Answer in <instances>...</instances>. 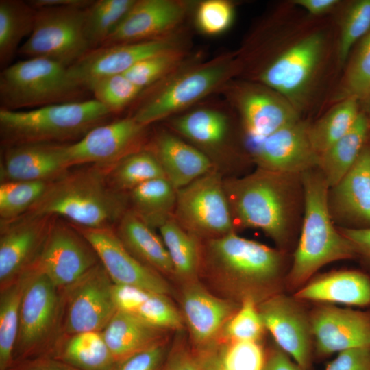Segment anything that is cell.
Wrapping results in <instances>:
<instances>
[{
    "mask_svg": "<svg viewBox=\"0 0 370 370\" xmlns=\"http://www.w3.org/2000/svg\"><path fill=\"white\" fill-rule=\"evenodd\" d=\"M235 64L227 57L222 58L182 75L150 97L132 116L147 127L186 108L228 79Z\"/></svg>",
    "mask_w": 370,
    "mask_h": 370,
    "instance_id": "12",
    "label": "cell"
},
{
    "mask_svg": "<svg viewBox=\"0 0 370 370\" xmlns=\"http://www.w3.org/2000/svg\"><path fill=\"white\" fill-rule=\"evenodd\" d=\"M9 370H79L51 356L43 355L14 362Z\"/></svg>",
    "mask_w": 370,
    "mask_h": 370,
    "instance_id": "52",
    "label": "cell"
},
{
    "mask_svg": "<svg viewBox=\"0 0 370 370\" xmlns=\"http://www.w3.org/2000/svg\"><path fill=\"white\" fill-rule=\"evenodd\" d=\"M146 127L132 116L97 125L80 139L66 143L69 167L92 164L106 169L138 151Z\"/></svg>",
    "mask_w": 370,
    "mask_h": 370,
    "instance_id": "14",
    "label": "cell"
},
{
    "mask_svg": "<svg viewBox=\"0 0 370 370\" xmlns=\"http://www.w3.org/2000/svg\"><path fill=\"white\" fill-rule=\"evenodd\" d=\"M325 370H370V347L350 349L338 353Z\"/></svg>",
    "mask_w": 370,
    "mask_h": 370,
    "instance_id": "51",
    "label": "cell"
},
{
    "mask_svg": "<svg viewBox=\"0 0 370 370\" xmlns=\"http://www.w3.org/2000/svg\"><path fill=\"white\" fill-rule=\"evenodd\" d=\"M92 0H32L27 1L34 9L44 8H86Z\"/></svg>",
    "mask_w": 370,
    "mask_h": 370,
    "instance_id": "56",
    "label": "cell"
},
{
    "mask_svg": "<svg viewBox=\"0 0 370 370\" xmlns=\"http://www.w3.org/2000/svg\"><path fill=\"white\" fill-rule=\"evenodd\" d=\"M107 177L114 189L128 193L146 182L166 177L154 153L150 149H140L108 169Z\"/></svg>",
    "mask_w": 370,
    "mask_h": 370,
    "instance_id": "37",
    "label": "cell"
},
{
    "mask_svg": "<svg viewBox=\"0 0 370 370\" xmlns=\"http://www.w3.org/2000/svg\"><path fill=\"white\" fill-rule=\"evenodd\" d=\"M236 103L251 145L301 119L284 96L258 82L242 84L237 90Z\"/></svg>",
    "mask_w": 370,
    "mask_h": 370,
    "instance_id": "20",
    "label": "cell"
},
{
    "mask_svg": "<svg viewBox=\"0 0 370 370\" xmlns=\"http://www.w3.org/2000/svg\"><path fill=\"white\" fill-rule=\"evenodd\" d=\"M83 90L68 67L44 58L10 64L0 73L1 108L22 110L79 101Z\"/></svg>",
    "mask_w": 370,
    "mask_h": 370,
    "instance_id": "7",
    "label": "cell"
},
{
    "mask_svg": "<svg viewBox=\"0 0 370 370\" xmlns=\"http://www.w3.org/2000/svg\"><path fill=\"white\" fill-rule=\"evenodd\" d=\"M161 370H201L199 356L178 340L169 349Z\"/></svg>",
    "mask_w": 370,
    "mask_h": 370,
    "instance_id": "50",
    "label": "cell"
},
{
    "mask_svg": "<svg viewBox=\"0 0 370 370\" xmlns=\"http://www.w3.org/2000/svg\"><path fill=\"white\" fill-rule=\"evenodd\" d=\"M21 293V278L0 288V370H9L14 362Z\"/></svg>",
    "mask_w": 370,
    "mask_h": 370,
    "instance_id": "39",
    "label": "cell"
},
{
    "mask_svg": "<svg viewBox=\"0 0 370 370\" xmlns=\"http://www.w3.org/2000/svg\"><path fill=\"white\" fill-rule=\"evenodd\" d=\"M150 150L158 158L166 178L176 190L214 169L204 153L166 132L157 136Z\"/></svg>",
    "mask_w": 370,
    "mask_h": 370,
    "instance_id": "26",
    "label": "cell"
},
{
    "mask_svg": "<svg viewBox=\"0 0 370 370\" xmlns=\"http://www.w3.org/2000/svg\"><path fill=\"white\" fill-rule=\"evenodd\" d=\"M21 280L19 327L14 362L48 354L62 335L60 289L34 268L26 271Z\"/></svg>",
    "mask_w": 370,
    "mask_h": 370,
    "instance_id": "8",
    "label": "cell"
},
{
    "mask_svg": "<svg viewBox=\"0 0 370 370\" xmlns=\"http://www.w3.org/2000/svg\"><path fill=\"white\" fill-rule=\"evenodd\" d=\"M223 186L235 228L260 230L280 247L288 242L304 206L301 175L257 168Z\"/></svg>",
    "mask_w": 370,
    "mask_h": 370,
    "instance_id": "2",
    "label": "cell"
},
{
    "mask_svg": "<svg viewBox=\"0 0 370 370\" xmlns=\"http://www.w3.org/2000/svg\"><path fill=\"white\" fill-rule=\"evenodd\" d=\"M92 245L114 284L136 286L166 295L172 288L163 275L136 259L114 227L88 228L72 224Z\"/></svg>",
    "mask_w": 370,
    "mask_h": 370,
    "instance_id": "16",
    "label": "cell"
},
{
    "mask_svg": "<svg viewBox=\"0 0 370 370\" xmlns=\"http://www.w3.org/2000/svg\"><path fill=\"white\" fill-rule=\"evenodd\" d=\"M100 262L88 241L72 225L53 221L42 249L32 268L58 288L72 284Z\"/></svg>",
    "mask_w": 370,
    "mask_h": 370,
    "instance_id": "13",
    "label": "cell"
},
{
    "mask_svg": "<svg viewBox=\"0 0 370 370\" xmlns=\"http://www.w3.org/2000/svg\"><path fill=\"white\" fill-rule=\"evenodd\" d=\"M370 94V32L360 41L348 64L334 101L355 98L360 102Z\"/></svg>",
    "mask_w": 370,
    "mask_h": 370,
    "instance_id": "41",
    "label": "cell"
},
{
    "mask_svg": "<svg viewBox=\"0 0 370 370\" xmlns=\"http://www.w3.org/2000/svg\"><path fill=\"white\" fill-rule=\"evenodd\" d=\"M370 32V0L350 3L338 22L337 64L342 66L355 43Z\"/></svg>",
    "mask_w": 370,
    "mask_h": 370,
    "instance_id": "42",
    "label": "cell"
},
{
    "mask_svg": "<svg viewBox=\"0 0 370 370\" xmlns=\"http://www.w3.org/2000/svg\"><path fill=\"white\" fill-rule=\"evenodd\" d=\"M169 352L164 340L118 362L113 370H161Z\"/></svg>",
    "mask_w": 370,
    "mask_h": 370,
    "instance_id": "49",
    "label": "cell"
},
{
    "mask_svg": "<svg viewBox=\"0 0 370 370\" xmlns=\"http://www.w3.org/2000/svg\"><path fill=\"white\" fill-rule=\"evenodd\" d=\"M256 72V81L284 96L301 112L310 103L338 41L319 17L283 12Z\"/></svg>",
    "mask_w": 370,
    "mask_h": 370,
    "instance_id": "1",
    "label": "cell"
},
{
    "mask_svg": "<svg viewBox=\"0 0 370 370\" xmlns=\"http://www.w3.org/2000/svg\"><path fill=\"white\" fill-rule=\"evenodd\" d=\"M107 171L96 165L68 170L48 184L27 212L62 216L83 227H114L129 210L128 193L114 189Z\"/></svg>",
    "mask_w": 370,
    "mask_h": 370,
    "instance_id": "4",
    "label": "cell"
},
{
    "mask_svg": "<svg viewBox=\"0 0 370 370\" xmlns=\"http://www.w3.org/2000/svg\"><path fill=\"white\" fill-rule=\"evenodd\" d=\"M310 123L301 119L252 144L257 168L301 175L318 167L319 155L309 136Z\"/></svg>",
    "mask_w": 370,
    "mask_h": 370,
    "instance_id": "18",
    "label": "cell"
},
{
    "mask_svg": "<svg viewBox=\"0 0 370 370\" xmlns=\"http://www.w3.org/2000/svg\"><path fill=\"white\" fill-rule=\"evenodd\" d=\"M223 180L214 168L177 190L174 218L200 240L234 232Z\"/></svg>",
    "mask_w": 370,
    "mask_h": 370,
    "instance_id": "10",
    "label": "cell"
},
{
    "mask_svg": "<svg viewBox=\"0 0 370 370\" xmlns=\"http://www.w3.org/2000/svg\"><path fill=\"white\" fill-rule=\"evenodd\" d=\"M181 304L184 321L197 351L217 341L223 326L240 306L232 299L213 295L198 280L183 284Z\"/></svg>",
    "mask_w": 370,
    "mask_h": 370,
    "instance_id": "22",
    "label": "cell"
},
{
    "mask_svg": "<svg viewBox=\"0 0 370 370\" xmlns=\"http://www.w3.org/2000/svg\"><path fill=\"white\" fill-rule=\"evenodd\" d=\"M113 286L99 262L76 281L60 288L62 334L102 332L118 310Z\"/></svg>",
    "mask_w": 370,
    "mask_h": 370,
    "instance_id": "11",
    "label": "cell"
},
{
    "mask_svg": "<svg viewBox=\"0 0 370 370\" xmlns=\"http://www.w3.org/2000/svg\"><path fill=\"white\" fill-rule=\"evenodd\" d=\"M295 301L274 294L258 304V308L265 329L279 348L303 370H308L312 337L310 318Z\"/></svg>",
    "mask_w": 370,
    "mask_h": 370,
    "instance_id": "19",
    "label": "cell"
},
{
    "mask_svg": "<svg viewBox=\"0 0 370 370\" xmlns=\"http://www.w3.org/2000/svg\"><path fill=\"white\" fill-rule=\"evenodd\" d=\"M265 328L258 303L252 298H245L238 309L223 326L218 338L221 341H259Z\"/></svg>",
    "mask_w": 370,
    "mask_h": 370,
    "instance_id": "45",
    "label": "cell"
},
{
    "mask_svg": "<svg viewBox=\"0 0 370 370\" xmlns=\"http://www.w3.org/2000/svg\"><path fill=\"white\" fill-rule=\"evenodd\" d=\"M47 355L79 370H113L117 363L97 331L62 334Z\"/></svg>",
    "mask_w": 370,
    "mask_h": 370,
    "instance_id": "30",
    "label": "cell"
},
{
    "mask_svg": "<svg viewBox=\"0 0 370 370\" xmlns=\"http://www.w3.org/2000/svg\"><path fill=\"white\" fill-rule=\"evenodd\" d=\"M35 10L32 31L18 50L21 56L47 58L69 67L91 50L85 32V8Z\"/></svg>",
    "mask_w": 370,
    "mask_h": 370,
    "instance_id": "9",
    "label": "cell"
},
{
    "mask_svg": "<svg viewBox=\"0 0 370 370\" xmlns=\"http://www.w3.org/2000/svg\"><path fill=\"white\" fill-rule=\"evenodd\" d=\"M328 205L334 222L340 227H370V143L365 145L354 164L330 188Z\"/></svg>",
    "mask_w": 370,
    "mask_h": 370,
    "instance_id": "23",
    "label": "cell"
},
{
    "mask_svg": "<svg viewBox=\"0 0 370 370\" xmlns=\"http://www.w3.org/2000/svg\"><path fill=\"white\" fill-rule=\"evenodd\" d=\"M284 261L283 251L235 232L201 240V271L241 301L249 297L259 304L274 295Z\"/></svg>",
    "mask_w": 370,
    "mask_h": 370,
    "instance_id": "3",
    "label": "cell"
},
{
    "mask_svg": "<svg viewBox=\"0 0 370 370\" xmlns=\"http://www.w3.org/2000/svg\"><path fill=\"white\" fill-rule=\"evenodd\" d=\"M113 296L119 310L167 331H180L184 328V319L168 295L114 284Z\"/></svg>",
    "mask_w": 370,
    "mask_h": 370,
    "instance_id": "28",
    "label": "cell"
},
{
    "mask_svg": "<svg viewBox=\"0 0 370 370\" xmlns=\"http://www.w3.org/2000/svg\"><path fill=\"white\" fill-rule=\"evenodd\" d=\"M134 2V0H97L85 8V32L91 49L103 44Z\"/></svg>",
    "mask_w": 370,
    "mask_h": 370,
    "instance_id": "40",
    "label": "cell"
},
{
    "mask_svg": "<svg viewBox=\"0 0 370 370\" xmlns=\"http://www.w3.org/2000/svg\"><path fill=\"white\" fill-rule=\"evenodd\" d=\"M184 12V5L175 1H135L101 46L164 37L181 21Z\"/></svg>",
    "mask_w": 370,
    "mask_h": 370,
    "instance_id": "25",
    "label": "cell"
},
{
    "mask_svg": "<svg viewBox=\"0 0 370 370\" xmlns=\"http://www.w3.org/2000/svg\"><path fill=\"white\" fill-rule=\"evenodd\" d=\"M66 143H25L6 147L1 182H51L69 169Z\"/></svg>",
    "mask_w": 370,
    "mask_h": 370,
    "instance_id": "24",
    "label": "cell"
},
{
    "mask_svg": "<svg viewBox=\"0 0 370 370\" xmlns=\"http://www.w3.org/2000/svg\"><path fill=\"white\" fill-rule=\"evenodd\" d=\"M56 217L27 212L1 221L0 288L18 280L32 267Z\"/></svg>",
    "mask_w": 370,
    "mask_h": 370,
    "instance_id": "15",
    "label": "cell"
},
{
    "mask_svg": "<svg viewBox=\"0 0 370 370\" xmlns=\"http://www.w3.org/2000/svg\"><path fill=\"white\" fill-rule=\"evenodd\" d=\"M36 10L27 1H0V65L8 66L22 40L29 36L34 23Z\"/></svg>",
    "mask_w": 370,
    "mask_h": 370,
    "instance_id": "35",
    "label": "cell"
},
{
    "mask_svg": "<svg viewBox=\"0 0 370 370\" xmlns=\"http://www.w3.org/2000/svg\"><path fill=\"white\" fill-rule=\"evenodd\" d=\"M234 7L224 0H208L201 3L196 12V22L201 32L217 35L227 30L234 20Z\"/></svg>",
    "mask_w": 370,
    "mask_h": 370,
    "instance_id": "48",
    "label": "cell"
},
{
    "mask_svg": "<svg viewBox=\"0 0 370 370\" xmlns=\"http://www.w3.org/2000/svg\"><path fill=\"white\" fill-rule=\"evenodd\" d=\"M304 192L299 240L293 254L288 284L297 288L321 267L357 256L352 243L334 226L329 205L330 187L318 167L301 174Z\"/></svg>",
    "mask_w": 370,
    "mask_h": 370,
    "instance_id": "5",
    "label": "cell"
},
{
    "mask_svg": "<svg viewBox=\"0 0 370 370\" xmlns=\"http://www.w3.org/2000/svg\"><path fill=\"white\" fill-rule=\"evenodd\" d=\"M101 332L118 362L164 341L167 330L118 310Z\"/></svg>",
    "mask_w": 370,
    "mask_h": 370,
    "instance_id": "31",
    "label": "cell"
},
{
    "mask_svg": "<svg viewBox=\"0 0 370 370\" xmlns=\"http://www.w3.org/2000/svg\"><path fill=\"white\" fill-rule=\"evenodd\" d=\"M309 318L319 356L370 347L369 313L321 306L317 308Z\"/></svg>",
    "mask_w": 370,
    "mask_h": 370,
    "instance_id": "21",
    "label": "cell"
},
{
    "mask_svg": "<svg viewBox=\"0 0 370 370\" xmlns=\"http://www.w3.org/2000/svg\"><path fill=\"white\" fill-rule=\"evenodd\" d=\"M370 136V119L360 111L351 129L319 156V169L330 188L336 185L354 164Z\"/></svg>",
    "mask_w": 370,
    "mask_h": 370,
    "instance_id": "32",
    "label": "cell"
},
{
    "mask_svg": "<svg viewBox=\"0 0 370 370\" xmlns=\"http://www.w3.org/2000/svg\"><path fill=\"white\" fill-rule=\"evenodd\" d=\"M113 114L95 99L56 103L26 110L0 108V132L8 146L65 143L80 139Z\"/></svg>",
    "mask_w": 370,
    "mask_h": 370,
    "instance_id": "6",
    "label": "cell"
},
{
    "mask_svg": "<svg viewBox=\"0 0 370 370\" xmlns=\"http://www.w3.org/2000/svg\"><path fill=\"white\" fill-rule=\"evenodd\" d=\"M262 370H303L289 356L280 348L270 352L266 357Z\"/></svg>",
    "mask_w": 370,
    "mask_h": 370,
    "instance_id": "55",
    "label": "cell"
},
{
    "mask_svg": "<svg viewBox=\"0 0 370 370\" xmlns=\"http://www.w3.org/2000/svg\"><path fill=\"white\" fill-rule=\"evenodd\" d=\"M159 230L173 264L174 276L183 284L198 280L201 272V240L185 230L174 217Z\"/></svg>",
    "mask_w": 370,
    "mask_h": 370,
    "instance_id": "34",
    "label": "cell"
},
{
    "mask_svg": "<svg viewBox=\"0 0 370 370\" xmlns=\"http://www.w3.org/2000/svg\"><path fill=\"white\" fill-rule=\"evenodd\" d=\"M291 2L314 17H322L331 13L341 4L338 0H294Z\"/></svg>",
    "mask_w": 370,
    "mask_h": 370,
    "instance_id": "54",
    "label": "cell"
},
{
    "mask_svg": "<svg viewBox=\"0 0 370 370\" xmlns=\"http://www.w3.org/2000/svg\"><path fill=\"white\" fill-rule=\"evenodd\" d=\"M339 231L352 243L357 256L370 264V227L365 228L339 227Z\"/></svg>",
    "mask_w": 370,
    "mask_h": 370,
    "instance_id": "53",
    "label": "cell"
},
{
    "mask_svg": "<svg viewBox=\"0 0 370 370\" xmlns=\"http://www.w3.org/2000/svg\"><path fill=\"white\" fill-rule=\"evenodd\" d=\"M114 230L123 245L136 259L162 275L174 276L173 264L162 238L130 209Z\"/></svg>",
    "mask_w": 370,
    "mask_h": 370,
    "instance_id": "29",
    "label": "cell"
},
{
    "mask_svg": "<svg viewBox=\"0 0 370 370\" xmlns=\"http://www.w3.org/2000/svg\"><path fill=\"white\" fill-rule=\"evenodd\" d=\"M173 125L178 133L206 147L222 143L229 130L227 116L221 112L208 108L186 114L175 119Z\"/></svg>",
    "mask_w": 370,
    "mask_h": 370,
    "instance_id": "38",
    "label": "cell"
},
{
    "mask_svg": "<svg viewBox=\"0 0 370 370\" xmlns=\"http://www.w3.org/2000/svg\"><path fill=\"white\" fill-rule=\"evenodd\" d=\"M181 57L178 49L161 53L142 60L123 74L143 89L166 74Z\"/></svg>",
    "mask_w": 370,
    "mask_h": 370,
    "instance_id": "47",
    "label": "cell"
},
{
    "mask_svg": "<svg viewBox=\"0 0 370 370\" xmlns=\"http://www.w3.org/2000/svg\"><path fill=\"white\" fill-rule=\"evenodd\" d=\"M362 103H363V108H364L362 112L370 119V94L364 101H362Z\"/></svg>",
    "mask_w": 370,
    "mask_h": 370,
    "instance_id": "58",
    "label": "cell"
},
{
    "mask_svg": "<svg viewBox=\"0 0 370 370\" xmlns=\"http://www.w3.org/2000/svg\"><path fill=\"white\" fill-rule=\"evenodd\" d=\"M210 348L221 370H262L265 356L259 341H217Z\"/></svg>",
    "mask_w": 370,
    "mask_h": 370,
    "instance_id": "44",
    "label": "cell"
},
{
    "mask_svg": "<svg viewBox=\"0 0 370 370\" xmlns=\"http://www.w3.org/2000/svg\"><path fill=\"white\" fill-rule=\"evenodd\" d=\"M196 352L199 356L201 370H221L214 354L210 348Z\"/></svg>",
    "mask_w": 370,
    "mask_h": 370,
    "instance_id": "57",
    "label": "cell"
},
{
    "mask_svg": "<svg viewBox=\"0 0 370 370\" xmlns=\"http://www.w3.org/2000/svg\"><path fill=\"white\" fill-rule=\"evenodd\" d=\"M50 182L42 181L1 182V221H11L27 212L42 195Z\"/></svg>",
    "mask_w": 370,
    "mask_h": 370,
    "instance_id": "43",
    "label": "cell"
},
{
    "mask_svg": "<svg viewBox=\"0 0 370 370\" xmlns=\"http://www.w3.org/2000/svg\"><path fill=\"white\" fill-rule=\"evenodd\" d=\"M177 190L166 177L146 182L128 192L129 209L153 229L174 217Z\"/></svg>",
    "mask_w": 370,
    "mask_h": 370,
    "instance_id": "33",
    "label": "cell"
},
{
    "mask_svg": "<svg viewBox=\"0 0 370 370\" xmlns=\"http://www.w3.org/2000/svg\"><path fill=\"white\" fill-rule=\"evenodd\" d=\"M295 299L367 306L370 305V278L354 270L328 273L303 286Z\"/></svg>",
    "mask_w": 370,
    "mask_h": 370,
    "instance_id": "27",
    "label": "cell"
},
{
    "mask_svg": "<svg viewBox=\"0 0 370 370\" xmlns=\"http://www.w3.org/2000/svg\"><path fill=\"white\" fill-rule=\"evenodd\" d=\"M360 111L358 100L347 98L336 102L321 118L310 124L309 136L316 152L320 156L343 137Z\"/></svg>",
    "mask_w": 370,
    "mask_h": 370,
    "instance_id": "36",
    "label": "cell"
},
{
    "mask_svg": "<svg viewBox=\"0 0 370 370\" xmlns=\"http://www.w3.org/2000/svg\"><path fill=\"white\" fill-rule=\"evenodd\" d=\"M175 41L168 37L105 45L91 49L68 67L71 78L83 89L89 90L97 81L123 74L143 59L177 49Z\"/></svg>",
    "mask_w": 370,
    "mask_h": 370,
    "instance_id": "17",
    "label": "cell"
},
{
    "mask_svg": "<svg viewBox=\"0 0 370 370\" xmlns=\"http://www.w3.org/2000/svg\"><path fill=\"white\" fill-rule=\"evenodd\" d=\"M96 100L112 114L129 105L140 93L143 88L129 80L123 74L103 78L89 89Z\"/></svg>",
    "mask_w": 370,
    "mask_h": 370,
    "instance_id": "46",
    "label": "cell"
}]
</instances>
